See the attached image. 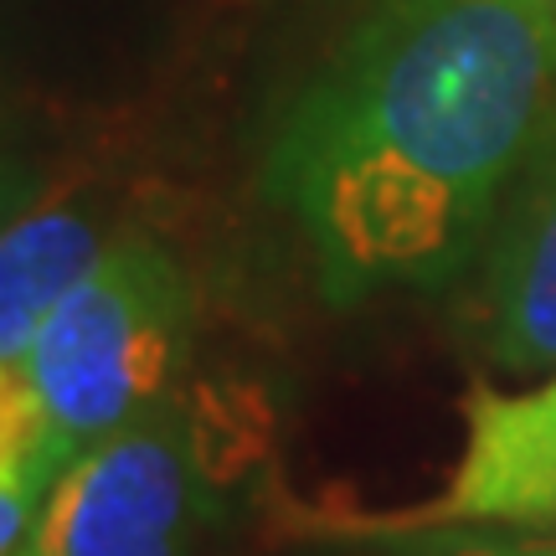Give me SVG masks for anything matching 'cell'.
I'll return each instance as SVG.
<instances>
[{"label": "cell", "instance_id": "1", "mask_svg": "<svg viewBox=\"0 0 556 556\" xmlns=\"http://www.w3.org/2000/svg\"><path fill=\"white\" fill-rule=\"evenodd\" d=\"M556 103L546 0H381L294 93L263 191L330 304L469 274Z\"/></svg>", "mask_w": 556, "mask_h": 556}, {"label": "cell", "instance_id": "2", "mask_svg": "<svg viewBox=\"0 0 556 556\" xmlns=\"http://www.w3.org/2000/svg\"><path fill=\"white\" fill-rule=\"evenodd\" d=\"M191 278L165 242L144 232L109 242L26 351L62 438L88 448L170 397L191 361Z\"/></svg>", "mask_w": 556, "mask_h": 556}, {"label": "cell", "instance_id": "3", "mask_svg": "<svg viewBox=\"0 0 556 556\" xmlns=\"http://www.w3.org/2000/svg\"><path fill=\"white\" fill-rule=\"evenodd\" d=\"M212 516V469L176 397L93 438L41 495L11 556H191Z\"/></svg>", "mask_w": 556, "mask_h": 556}, {"label": "cell", "instance_id": "4", "mask_svg": "<svg viewBox=\"0 0 556 556\" xmlns=\"http://www.w3.org/2000/svg\"><path fill=\"white\" fill-rule=\"evenodd\" d=\"M428 526L556 531V371L531 392L475 387L464 397V448L433 500L325 520V531L340 536H392Z\"/></svg>", "mask_w": 556, "mask_h": 556}, {"label": "cell", "instance_id": "5", "mask_svg": "<svg viewBox=\"0 0 556 556\" xmlns=\"http://www.w3.org/2000/svg\"><path fill=\"white\" fill-rule=\"evenodd\" d=\"M469 268L479 351L500 371H556V103Z\"/></svg>", "mask_w": 556, "mask_h": 556}, {"label": "cell", "instance_id": "6", "mask_svg": "<svg viewBox=\"0 0 556 556\" xmlns=\"http://www.w3.org/2000/svg\"><path fill=\"white\" fill-rule=\"evenodd\" d=\"M103 227L73 201L31 206L0 227V361H26L41 325L103 258Z\"/></svg>", "mask_w": 556, "mask_h": 556}, {"label": "cell", "instance_id": "7", "mask_svg": "<svg viewBox=\"0 0 556 556\" xmlns=\"http://www.w3.org/2000/svg\"><path fill=\"white\" fill-rule=\"evenodd\" d=\"M73 454L26 361H0V490L47 495Z\"/></svg>", "mask_w": 556, "mask_h": 556}, {"label": "cell", "instance_id": "8", "mask_svg": "<svg viewBox=\"0 0 556 556\" xmlns=\"http://www.w3.org/2000/svg\"><path fill=\"white\" fill-rule=\"evenodd\" d=\"M371 541V556H556L546 531H495V526H428V531H392Z\"/></svg>", "mask_w": 556, "mask_h": 556}, {"label": "cell", "instance_id": "9", "mask_svg": "<svg viewBox=\"0 0 556 556\" xmlns=\"http://www.w3.org/2000/svg\"><path fill=\"white\" fill-rule=\"evenodd\" d=\"M37 505L41 495H31V490H0V556H11L26 541L31 520H37Z\"/></svg>", "mask_w": 556, "mask_h": 556}, {"label": "cell", "instance_id": "10", "mask_svg": "<svg viewBox=\"0 0 556 556\" xmlns=\"http://www.w3.org/2000/svg\"><path fill=\"white\" fill-rule=\"evenodd\" d=\"M26 212V176H21V165L5 150H0V227L11 217Z\"/></svg>", "mask_w": 556, "mask_h": 556}, {"label": "cell", "instance_id": "11", "mask_svg": "<svg viewBox=\"0 0 556 556\" xmlns=\"http://www.w3.org/2000/svg\"><path fill=\"white\" fill-rule=\"evenodd\" d=\"M546 5H552V11H556V0H546Z\"/></svg>", "mask_w": 556, "mask_h": 556}]
</instances>
